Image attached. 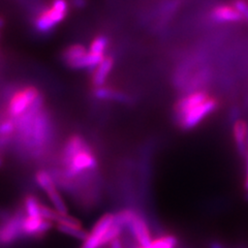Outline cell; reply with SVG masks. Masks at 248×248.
<instances>
[{
	"instance_id": "1",
	"label": "cell",
	"mask_w": 248,
	"mask_h": 248,
	"mask_svg": "<svg viewBox=\"0 0 248 248\" xmlns=\"http://www.w3.org/2000/svg\"><path fill=\"white\" fill-rule=\"evenodd\" d=\"M68 13L67 0H52L34 20V28L40 33H49L63 21Z\"/></svg>"
},
{
	"instance_id": "2",
	"label": "cell",
	"mask_w": 248,
	"mask_h": 248,
	"mask_svg": "<svg viewBox=\"0 0 248 248\" xmlns=\"http://www.w3.org/2000/svg\"><path fill=\"white\" fill-rule=\"evenodd\" d=\"M42 96L41 91L34 86H26L14 92L7 108V117L17 119L25 114L30 107Z\"/></svg>"
},
{
	"instance_id": "3",
	"label": "cell",
	"mask_w": 248,
	"mask_h": 248,
	"mask_svg": "<svg viewBox=\"0 0 248 248\" xmlns=\"http://www.w3.org/2000/svg\"><path fill=\"white\" fill-rule=\"evenodd\" d=\"M218 108V100L213 96H209L204 103L193 108L184 117L178 122V124L184 130L195 128L197 125L207 118L209 115L214 113Z\"/></svg>"
},
{
	"instance_id": "4",
	"label": "cell",
	"mask_w": 248,
	"mask_h": 248,
	"mask_svg": "<svg viewBox=\"0 0 248 248\" xmlns=\"http://www.w3.org/2000/svg\"><path fill=\"white\" fill-rule=\"evenodd\" d=\"M24 217V210L18 209L15 213H12L9 219L2 223L0 228V244L10 245L23 238L22 222Z\"/></svg>"
},
{
	"instance_id": "5",
	"label": "cell",
	"mask_w": 248,
	"mask_h": 248,
	"mask_svg": "<svg viewBox=\"0 0 248 248\" xmlns=\"http://www.w3.org/2000/svg\"><path fill=\"white\" fill-rule=\"evenodd\" d=\"M210 96L206 91H195L188 93L187 95L180 98L175 105L174 108V115L177 122H179L184 116L187 114L193 108L204 103L205 100Z\"/></svg>"
},
{
	"instance_id": "6",
	"label": "cell",
	"mask_w": 248,
	"mask_h": 248,
	"mask_svg": "<svg viewBox=\"0 0 248 248\" xmlns=\"http://www.w3.org/2000/svg\"><path fill=\"white\" fill-rule=\"evenodd\" d=\"M128 229L140 244V247H148L151 244L152 240L150 236V231L142 216L136 213L133 220L129 223Z\"/></svg>"
},
{
	"instance_id": "7",
	"label": "cell",
	"mask_w": 248,
	"mask_h": 248,
	"mask_svg": "<svg viewBox=\"0 0 248 248\" xmlns=\"http://www.w3.org/2000/svg\"><path fill=\"white\" fill-rule=\"evenodd\" d=\"M211 19L218 23H235L242 21L243 17L234 6L229 4H220L215 6L211 11Z\"/></svg>"
},
{
	"instance_id": "8",
	"label": "cell",
	"mask_w": 248,
	"mask_h": 248,
	"mask_svg": "<svg viewBox=\"0 0 248 248\" xmlns=\"http://www.w3.org/2000/svg\"><path fill=\"white\" fill-rule=\"evenodd\" d=\"M114 66V58L106 56L105 59L94 68L92 76V85L94 88L105 86V83Z\"/></svg>"
},
{
	"instance_id": "9",
	"label": "cell",
	"mask_w": 248,
	"mask_h": 248,
	"mask_svg": "<svg viewBox=\"0 0 248 248\" xmlns=\"http://www.w3.org/2000/svg\"><path fill=\"white\" fill-rule=\"evenodd\" d=\"M87 52V49L80 44L72 45L64 50L63 54H62V59L67 66L78 69L81 60L86 55Z\"/></svg>"
},
{
	"instance_id": "10",
	"label": "cell",
	"mask_w": 248,
	"mask_h": 248,
	"mask_svg": "<svg viewBox=\"0 0 248 248\" xmlns=\"http://www.w3.org/2000/svg\"><path fill=\"white\" fill-rule=\"evenodd\" d=\"M234 131V139L237 145V149L240 154L247 155V134H248V123L244 120H237L232 127Z\"/></svg>"
},
{
	"instance_id": "11",
	"label": "cell",
	"mask_w": 248,
	"mask_h": 248,
	"mask_svg": "<svg viewBox=\"0 0 248 248\" xmlns=\"http://www.w3.org/2000/svg\"><path fill=\"white\" fill-rule=\"evenodd\" d=\"M93 95L97 99L102 100H114V102L118 103H128L129 97L121 91H118L116 89L102 86L98 88H94L93 90Z\"/></svg>"
},
{
	"instance_id": "12",
	"label": "cell",
	"mask_w": 248,
	"mask_h": 248,
	"mask_svg": "<svg viewBox=\"0 0 248 248\" xmlns=\"http://www.w3.org/2000/svg\"><path fill=\"white\" fill-rule=\"evenodd\" d=\"M115 220V214L112 213H107L104 216L100 217L98 219V221L94 224V227H93L90 235L97 238L98 240H100V242H102V239L103 237L107 234V232L110 230V228L113 226ZM103 246V244H102Z\"/></svg>"
},
{
	"instance_id": "13",
	"label": "cell",
	"mask_w": 248,
	"mask_h": 248,
	"mask_svg": "<svg viewBox=\"0 0 248 248\" xmlns=\"http://www.w3.org/2000/svg\"><path fill=\"white\" fill-rule=\"evenodd\" d=\"M41 204L38 199L33 195H27L24 198V204H23V210L28 217L32 218H42L41 215Z\"/></svg>"
},
{
	"instance_id": "14",
	"label": "cell",
	"mask_w": 248,
	"mask_h": 248,
	"mask_svg": "<svg viewBox=\"0 0 248 248\" xmlns=\"http://www.w3.org/2000/svg\"><path fill=\"white\" fill-rule=\"evenodd\" d=\"M35 181L46 195H48L49 192L57 189L55 182H54V178L49 172H46L45 170H37L35 174Z\"/></svg>"
},
{
	"instance_id": "15",
	"label": "cell",
	"mask_w": 248,
	"mask_h": 248,
	"mask_svg": "<svg viewBox=\"0 0 248 248\" xmlns=\"http://www.w3.org/2000/svg\"><path fill=\"white\" fill-rule=\"evenodd\" d=\"M108 46V40L105 35H98L93 40L89 46V52L96 55L106 56V51Z\"/></svg>"
},
{
	"instance_id": "16",
	"label": "cell",
	"mask_w": 248,
	"mask_h": 248,
	"mask_svg": "<svg viewBox=\"0 0 248 248\" xmlns=\"http://www.w3.org/2000/svg\"><path fill=\"white\" fill-rule=\"evenodd\" d=\"M177 242V238L175 236L165 235L153 240L151 244L146 248H175Z\"/></svg>"
},
{
	"instance_id": "17",
	"label": "cell",
	"mask_w": 248,
	"mask_h": 248,
	"mask_svg": "<svg viewBox=\"0 0 248 248\" xmlns=\"http://www.w3.org/2000/svg\"><path fill=\"white\" fill-rule=\"evenodd\" d=\"M57 230L61 232H63V234H65V235H68L71 237L82 240V241H84V240L86 239L89 235L88 232L85 231L83 228L67 227V226H63V224H57Z\"/></svg>"
},
{
	"instance_id": "18",
	"label": "cell",
	"mask_w": 248,
	"mask_h": 248,
	"mask_svg": "<svg viewBox=\"0 0 248 248\" xmlns=\"http://www.w3.org/2000/svg\"><path fill=\"white\" fill-rule=\"evenodd\" d=\"M136 212L131 209H123L118 213L115 214V223H117L122 229L128 228L130 221L133 220Z\"/></svg>"
},
{
	"instance_id": "19",
	"label": "cell",
	"mask_w": 248,
	"mask_h": 248,
	"mask_svg": "<svg viewBox=\"0 0 248 248\" xmlns=\"http://www.w3.org/2000/svg\"><path fill=\"white\" fill-rule=\"evenodd\" d=\"M46 196L49 197L50 201L52 202V204L54 205V207H55L56 211L59 214H62V215L67 214V207H66L63 199H62V197L60 196V193L58 192L57 189L49 192Z\"/></svg>"
},
{
	"instance_id": "20",
	"label": "cell",
	"mask_w": 248,
	"mask_h": 248,
	"mask_svg": "<svg viewBox=\"0 0 248 248\" xmlns=\"http://www.w3.org/2000/svg\"><path fill=\"white\" fill-rule=\"evenodd\" d=\"M16 131L15 119L7 118L0 121V137H11Z\"/></svg>"
},
{
	"instance_id": "21",
	"label": "cell",
	"mask_w": 248,
	"mask_h": 248,
	"mask_svg": "<svg viewBox=\"0 0 248 248\" xmlns=\"http://www.w3.org/2000/svg\"><path fill=\"white\" fill-rule=\"evenodd\" d=\"M232 6L241 14L243 19L248 21V1H246V0H235Z\"/></svg>"
},
{
	"instance_id": "22",
	"label": "cell",
	"mask_w": 248,
	"mask_h": 248,
	"mask_svg": "<svg viewBox=\"0 0 248 248\" xmlns=\"http://www.w3.org/2000/svg\"><path fill=\"white\" fill-rule=\"evenodd\" d=\"M74 5L76 7H79V9H82V7L85 6V4H86V0H72Z\"/></svg>"
},
{
	"instance_id": "23",
	"label": "cell",
	"mask_w": 248,
	"mask_h": 248,
	"mask_svg": "<svg viewBox=\"0 0 248 248\" xmlns=\"http://www.w3.org/2000/svg\"><path fill=\"white\" fill-rule=\"evenodd\" d=\"M111 248H122V243L119 240V238L113 240V241L110 243Z\"/></svg>"
},
{
	"instance_id": "24",
	"label": "cell",
	"mask_w": 248,
	"mask_h": 248,
	"mask_svg": "<svg viewBox=\"0 0 248 248\" xmlns=\"http://www.w3.org/2000/svg\"><path fill=\"white\" fill-rule=\"evenodd\" d=\"M210 248H223L219 243H212L211 245H210Z\"/></svg>"
},
{
	"instance_id": "25",
	"label": "cell",
	"mask_w": 248,
	"mask_h": 248,
	"mask_svg": "<svg viewBox=\"0 0 248 248\" xmlns=\"http://www.w3.org/2000/svg\"><path fill=\"white\" fill-rule=\"evenodd\" d=\"M3 25H4V20L0 17V28H2Z\"/></svg>"
},
{
	"instance_id": "26",
	"label": "cell",
	"mask_w": 248,
	"mask_h": 248,
	"mask_svg": "<svg viewBox=\"0 0 248 248\" xmlns=\"http://www.w3.org/2000/svg\"><path fill=\"white\" fill-rule=\"evenodd\" d=\"M2 164H3V161H2V158H1V156H0V168L2 167Z\"/></svg>"
},
{
	"instance_id": "27",
	"label": "cell",
	"mask_w": 248,
	"mask_h": 248,
	"mask_svg": "<svg viewBox=\"0 0 248 248\" xmlns=\"http://www.w3.org/2000/svg\"><path fill=\"white\" fill-rule=\"evenodd\" d=\"M247 198H248V196H247Z\"/></svg>"
}]
</instances>
